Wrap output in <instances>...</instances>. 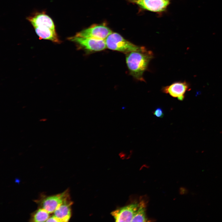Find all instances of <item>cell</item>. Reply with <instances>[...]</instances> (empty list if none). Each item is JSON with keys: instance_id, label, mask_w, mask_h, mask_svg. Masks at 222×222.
I'll return each mask as SVG.
<instances>
[{"instance_id": "obj_4", "label": "cell", "mask_w": 222, "mask_h": 222, "mask_svg": "<svg viewBox=\"0 0 222 222\" xmlns=\"http://www.w3.org/2000/svg\"><path fill=\"white\" fill-rule=\"evenodd\" d=\"M112 33L111 29L104 23L93 25L90 27L77 32L76 36L105 40Z\"/></svg>"}, {"instance_id": "obj_10", "label": "cell", "mask_w": 222, "mask_h": 222, "mask_svg": "<svg viewBox=\"0 0 222 222\" xmlns=\"http://www.w3.org/2000/svg\"><path fill=\"white\" fill-rule=\"evenodd\" d=\"M73 204L70 196L68 197L54 212V215L59 222H68L71 215V206Z\"/></svg>"}, {"instance_id": "obj_3", "label": "cell", "mask_w": 222, "mask_h": 222, "mask_svg": "<svg viewBox=\"0 0 222 222\" xmlns=\"http://www.w3.org/2000/svg\"><path fill=\"white\" fill-rule=\"evenodd\" d=\"M68 39L74 42L81 48L87 51L94 52L105 50L106 47L105 40L77 36L68 38Z\"/></svg>"}, {"instance_id": "obj_2", "label": "cell", "mask_w": 222, "mask_h": 222, "mask_svg": "<svg viewBox=\"0 0 222 222\" xmlns=\"http://www.w3.org/2000/svg\"><path fill=\"white\" fill-rule=\"evenodd\" d=\"M108 49L126 54L139 49L141 46L135 45L117 33H112L105 39Z\"/></svg>"}, {"instance_id": "obj_6", "label": "cell", "mask_w": 222, "mask_h": 222, "mask_svg": "<svg viewBox=\"0 0 222 222\" xmlns=\"http://www.w3.org/2000/svg\"><path fill=\"white\" fill-rule=\"evenodd\" d=\"M139 204L137 203L131 204L113 211L111 215L116 222H131Z\"/></svg>"}, {"instance_id": "obj_15", "label": "cell", "mask_w": 222, "mask_h": 222, "mask_svg": "<svg viewBox=\"0 0 222 222\" xmlns=\"http://www.w3.org/2000/svg\"><path fill=\"white\" fill-rule=\"evenodd\" d=\"M46 222H59L58 219L53 215L52 216L49 217L48 219L46 220Z\"/></svg>"}, {"instance_id": "obj_13", "label": "cell", "mask_w": 222, "mask_h": 222, "mask_svg": "<svg viewBox=\"0 0 222 222\" xmlns=\"http://www.w3.org/2000/svg\"><path fill=\"white\" fill-rule=\"evenodd\" d=\"M139 206L131 222H145L147 221L146 216L145 205L143 202L139 203Z\"/></svg>"}, {"instance_id": "obj_12", "label": "cell", "mask_w": 222, "mask_h": 222, "mask_svg": "<svg viewBox=\"0 0 222 222\" xmlns=\"http://www.w3.org/2000/svg\"><path fill=\"white\" fill-rule=\"evenodd\" d=\"M49 213L45 209L39 208L32 213L30 221L32 222L46 221L49 217Z\"/></svg>"}, {"instance_id": "obj_8", "label": "cell", "mask_w": 222, "mask_h": 222, "mask_svg": "<svg viewBox=\"0 0 222 222\" xmlns=\"http://www.w3.org/2000/svg\"><path fill=\"white\" fill-rule=\"evenodd\" d=\"M189 85L186 82H175L170 85L163 87L162 91L168 94L171 97L177 98L179 101H182L184 97L186 91L189 89Z\"/></svg>"}, {"instance_id": "obj_5", "label": "cell", "mask_w": 222, "mask_h": 222, "mask_svg": "<svg viewBox=\"0 0 222 222\" xmlns=\"http://www.w3.org/2000/svg\"><path fill=\"white\" fill-rule=\"evenodd\" d=\"M69 196L68 190H67L62 193L44 197L38 203L40 208L45 209L49 214L52 213Z\"/></svg>"}, {"instance_id": "obj_1", "label": "cell", "mask_w": 222, "mask_h": 222, "mask_svg": "<svg viewBox=\"0 0 222 222\" xmlns=\"http://www.w3.org/2000/svg\"><path fill=\"white\" fill-rule=\"evenodd\" d=\"M153 57V52L143 46L126 54V63L130 74L137 80L145 81L143 75Z\"/></svg>"}, {"instance_id": "obj_16", "label": "cell", "mask_w": 222, "mask_h": 222, "mask_svg": "<svg viewBox=\"0 0 222 222\" xmlns=\"http://www.w3.org/2000/svg\"><path fill=\"white\" fill-rule=\"evenodd\" d=\"M127 1L131 2V3H133L134 1L138 0H126Z\"/></svg>"}, {"instance_id": "obj_14", "label": "cell", "mask_w": 222, "mask_h": 222, "mask_svg": "<svg viewBox=\"0 0 222 222\" xmlns=\"http://www.w3.org/2000/svg\"><path fill=\"white\" fill-rule=\"evenodd\" d=\"M153 113L155 116L158 117L162 118L164 116L163 111L160 107L156 108Z\"/></svg>"}, {"instance_id": "obj_7", "label": "cell", "mask_w": 222, "mask_h": 222, "mask_svg": "<svg viewBox=\"0 0 222 222\" xmlns=\"http://www.w3.org/2000/svg\"><path fill=\"white\" fill-rule=\"evenodd\" d=\"M27 19L33 27H47L56 30L55 26L53 20L44 11L35 12L27 17Z\"/></svg>"}, {"instance_id": "obj_11", "label": "cell", "mask_w": 222, "mask_h": 222, "mask_svg": "<svg viewBox=\"0 0 222 222\" xmlns=\"http://www.w3.org/2000/svg\"><path fill=\"white\" fill-rule=\"evenodd\" d=\"M34 28L40 39L49 40L57 43H60L61 41L59 38L56 30H53L47 27H35Z\"/></svg>"}, {"instance_id": "obj_9", "label": "cell", "mask_w": 222, "mask_h": 222, "mask_svg": "<svg viewBox=\"0 0 222 222\" xmlns=\"http://www.w3.org/2000/svg\"><path fill=\"white\" fill-rule=\"evenodd\" d=\"M170 3V0H138L133 2L143 9L154 12L163 11Z\"/></svg>"}]
</instances>
